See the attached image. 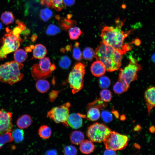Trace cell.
<instances>
[{
	"label": "cell",
	"instance_id": "11",
	"mask_svg": "<svg viewBox=\"0 0 155 155\" xmlns=\"http://www.w3.org/2000/svg\"><path fill=\"white\" fill-rule=\"evenodd\" d=\"M11 113L4 109L0 110V135L11 132L13 125Z\"/></svg>",
	"mask_w": 155,
	"mask_h": 155
},
{
	"label": "cell",
	"instance_id": "10",
	"mask_svg": "<svg viewBox=\"0 0 155 155\" xmlns=\"http://www.w3.org/2000/svg\"><path fill=\"white\" fill-rule=\"evenodd\" d=\"M71 104L67 102L63 105L53 108L48 111L47 117L53 120L55 123H62L66 127L68 125L67 120L69 115Z\"/></svg>",
	"mask_w": 155,
	"mask_h": 155
},
{
	"label": "cell",
	"instance_id": "12",
	"mask_svg": "<svg viewBox=\"0 0 155 155\" xmlns=\"http://www.w3.org/2000/svg\"><path fill=\"white\" fill-rule=\"evenodd\" d=\"M155 89L154 86L150 87L146 90L144 93L146 105L149 115L151 111L155 106Z\"/></svg>",
	"mask_w": 155,
	"mask_h": 155
},
{
	"label": "cell",
	"instance_id": "9",
	"mask_svg": "<svg viewBox=\"0 0 155 155\" xmlns=\"http://www.w3.org/2000/svg\"><path fill=\"white\" fill-rule=\"evenodd\" d=\"M52 64L49 59L44 57L40 59L38 64H34L32 67L31 73L36 80L46 78L52 73L51 69Z\"/></svg>",
	"mask_w": 155,
	"mask_h": 155
},
{
	"label": "cell",
	"instance_id": "47",
	"mask_svg": "<svg viewBox=\"0 0 155 155\" xmlns=\"http://www.w3.org/2000/svg\"><path fill=\"white\" fill-rule=\"evenodd\" d=\"M72 14H68L67 15V18L68 19H70V18L72 17Z\"/></svg>",
	"mask_w": 155,
	"mask_h": 155
},
{
	"label": "cell",
	"instance_id": "43",
	"mask_svg": "<svg viewBox=\"0 0 155 155\" xmlns=\"http://www.w3.org/2000/svg\"><path fill=\"white\" fill-rule=\"evenodd\" d=\"M57 152L56 150H52L48 151L46 152V154L49 155H56L57 154Z\"/></svg>",
	"mask_w": 155,
	"mask_h": 155
},
{
	"label": "cell",
	"instance_id": "18",
	"mask_svg": "<svg viewBox=\"0 0 155 155\" xmlns=\"http://www.w3.org/2000/svg\"><path fill=\"white\" fill-rule=\"evenodd\" d=\"M79 145L80 150L84 154H90L95 149L94 144L90 140H84Z\"/></svg>",
	"mask_w": 155,
	"mask_h": 155
},
{
	"label": "cell",
	"instance_id": "21",
	"mask_svg": "<svg viewBox=\"0 0 155 155\" xmlns=\"http://www.w3.org/2000/svg\"><path fill=\"white\" fill-rule=\"evenodd\" d=\"M13 57L15 61L19 63H21L27 59L28 55L27 52L22 49H19L15 51Z\"/></svg>",
	"mask_w": 155,
	"mask_h": 155
},
{
	"label": "cell",
	"instance_id": "2",
	"mask_svg": "<svg viewBox=\"0 0 155 155\" xmlns=\"http://www.w3.org/2000/svg\"><path fill=\"white\" fill-rule=\"evenodd\" d=\"M95 52V57L104 64L107 71L113 72L120 68L123 55L102 40Z\"/></svg>",
	"mask_w": 155,
	"mask_h": 155
},
{
	"label": "cell",
	"instance_id": "37",
	"mask_svg": "<svg viewBox=\"0 0 155 155\" xmlns=\"http://www.w3.org/2000/svg\"><path fill=\"white\" fill-rule=\"evenodd\" d=\"M53 5V8L56 11H59L65 7L63 0H51Z\"/></svg>",
	"mask_w": 155,
	"mask_h": 155
},
{
	"label": "cell",
	"instance_id": "17",
	"mask_svg": "<svg viewBox=\"0 0 155 155\" xmlns=\"http://www.w3.org/2000/svg\"><path fill=\"white\" fill-rule=\"evenodd\" d=\"M32 120L29 115L25 114L19 117L16 122L17 126L20 129H24L30 126L32 124Z\"/></svg>",
	"mask_w": 155,
	"mask_h": 155
},
{
	"label": "cell",
	"instance_id": "20",
	"mask_svg": "<svg viewBox=\"0 0 155 155\" xmlns=\"http://www.w3.org/2000/svg\"><path fill=\"white\" fill-rule=\"evenodd\" d=\"M36 88L39 92L44 93L46 92L49 89L50 85L46 80L40 79L38 80L36 84Z\"/></svg>",
	"mask_w": 155,
	"mask_h": 155
},
{
	"label": "cell",
	"instance_id": "28",
	"mask_svg": "<svg viewBox=\"0 0 155 155\" xmlns=\"http://www.w3.org/2000/svg\"><path fill=\"white\" fill-rule=\"evenodd\" d=\"M128 88L122 82L119 81L114 85L113 90L115 93L121 94L127 91Z\"/></svg>",
	"mask_w": 155,
	"mask_h": 155
},
{
	"label": "cell",
	"instance_id": "32",
	"mask_svg": "<svg viewBox=\"0 0 155 155\" xmlns=\"http://www.w3.org/2000/svg\"><path fill=\"white\" fill-rule=\"evenodd\" d=\"M79 43L76 42L74 44L73 50V57L74 59L80 61L82 58V54L81 51L79 47Z\"/></svg>",
	"mask_w": 155,
	"mask_h": 155
},
{
	"label": "cell",
	"instance_id": "46",
	"mask_svg": "<svg viewBox=\"0 0 155 155\" xmlns=\"http://www.w3.org/2000/svg\"><path fill=\"white\" fill-rule=\"evenodd\" d=\"M71 46L70 45H68L66 47V50L67 51H69L71 49Z\"/></svg>",
	"mask_w": 155,
	"mask_h": 155
},
{
	"label": "cell",
	"instance_id": "23",
	"mask_svg": "<svg viewBox=\"0 0 155 155\" xmlns=\"http://www.w3.org/2000/svg\"><path fill=\"white\" fill-rule=\"evenodd\" d=\"M38 133L42 138L47 139L51 137L52 134V130L48 126L45 125H42L39 128Z\"/></svg>",
	"mask_w": 155,
	"mask_h": 155
},
{
	"label": "cell",
	"instance_id": "26",
	"mask_svg": "<svg viewBox=\"0 0 155 155\" xmlns=\"http://www.w3.org/2000/svg\"><path fill=\"white\" fill-rule=\"evenodd\" d=\"M13 140L11 132H6L0 135V149L5 144L11 142Z\"/></svg>",
	"mask_w": 155,
	"mask_h": 155
},
{
	"label": "cell",
	"instance_id": "30",
	"mask_svg": "<svg viewBox=\"0 0 155 155\" xmlns=\"http://www.w3.org/2000/svg\"><path fill=\"white\" fill-rule=\"evenodd\" d=\"M53 15L52 11L48 8L41 9L39 14L40 18L44 22L48 21L52 17Z\"/></svg>",
	"mask_w": 155,
	"mask_h": 155
},
{
	"label": "cell",
	"instance_id": "27",
	"mask_svg": "<svg viewBox=\"0 0 155 155\" xmlns=\"http://www.w3.org/2000/svg\"><path fill=\"white\" fill-rule=\"evenodd\" d=\"M95 56V52L94 50L90 47H86L83 50L82 57L86 60L91 61Z\"/></svg>",
	"mask_w": 155,
	"mask_h": 155
},
{
	"label": "cell",
	"instance_id": "3",
	"mask_svg": "<svg viewBox=\"0 0 155 155\" xmlns=\"http://www.w3.org/2000/svg\"><path fill=\"white\" fill-rule=\"evenodd\" d=\"M24 65L15 61L7 62L0 65V81L10 85L20 81L24 75L20 70Z\"/></svg>",
	"mask_w": 155,
	"mask_h": 155
},
{
	"label": "cell",
	"instance_id": "13",
	"mask_svg": "<svg viewBox=\"0 0 155 155\" xmlns=\"http://www.w3.org/2000/svg\"><path fill=\"white\" fill-rule=\"evenodd\" d=\"M84 115L80 113H73L69 115L67 123L68 125L74 129L81 127L83 124L82 117H85Z\"/></svg>",
	"mask_w": 155,
	"mask_h": 155
},
{
	"label": "cell",
	"instance_id": "6",
	"mask_svg": "<svg viewBox=\"0 0 155 155\" xmlns=\"http://www.w3.org/2000/svg\"><path fill=\"white\" fill-rule=\"evenodd\" d=\"M111 130L104 124L95 123L88 127L86 135L92 142H103L111 131Z\"/></svg>",
	"mask_w": 155,
	"mask_h": 155
},
{
	"label": "cell",
	"instance_id": "4",
	"mask_svg": "<svg viewBox=\"0 0 155 155\" xmlns=\"http://www.w3.org/2000/svg\"><path fill=\"white\" fill-rule=\"evenodd\" d=\"M129 64L120 69L118 80L123 83L129 89L131 82L137 79L138 72L141 69V65L133 57L129 58Z\"/></svg>",
	"mask_w": 155,
	"mask_h": 155
},
{
	"label": "cell",
	"instance_id": "8",
	"mask_svg": "<svg viewBox=\"0 0 155 155\" xmlns=\"http://www.w3.org/2000/svg\"><path fill=\"white\" fill-rule=\"evenodd\" d=\"M129 140L127 136L111 131L103 142L106 149L116 151L124 149L127 145Z\"/></svg>",
	"mask_w": 155,
	"mask_h": 155
},
{
	"label": "cell",
	"instance_id": "19",
	"mask_svg": "<svg viewBox=\"0 0 155 155\" xmlns=\"http://www.w3.org/2000/svg\"><path fill=\"white\" fill-rule=\"evenodd\" d=\"M84 139V135L80 131H73L70 135V141L73 144L75 145H79Z\"/></svg>",
	"mask_w": 155,
	"mask_h": 155
},
{
	"label": "cell",
	"instance_id": "33",
	"mask_svg": "<svg viewBox=\"0 0 155 155\" xmlns=\"http://www.w3.org/2000/svg\"><path fill=\"white\" fill-rule=\"evenodd\" d=\"M61 30L59 28L55 25L51 24L47 27L46 34L49 35L54 36L60 33Z\"/></svg>",
	"mask_w": 155,
	"mask_h": 155
},
{
	"label": "cell",
	"instance_id": "24",
	"mask_svg": "<svg viewBox=\"0 0 155 155\" xmlns=\"http://www.w3.org/2000/svg\"><path fill=\"white\" fill-rule=\"evenodd\" d=\"M1 19L4 24L7 25L13 22L14 17L12 13L7 11L4 12L1 14Z\"/></svg>",
	"mask_w": 155,
	"mask_h": 155
},
{
	"label": "cell",
	"instance_id": "42",
	"mask_svg": "<svg viewBox=\"0 0 155 155\" xmlns=\"http://www.w3.org/2000/svg\"><path fill=\"white\" fill-rule=\"evenodd\" d=\"M104 155H116L117 154L116 151L112 150L106 149L104 152Z\"/></svg>",
	"mask_w": 155,
	"mask_h": 155
},
{
	"label": "cell",
	"instance_id": "48",
	"mask_svg": "<svg viewBox=\"0 0 155 155\" xmlns=\"http://www.w3.org/2000/svg\"><path fill=\"white\" fill-rule=\"evenodd\" d=\"M2 24L0 22V30L2 28Z\"/></svg>",
	"mask_w": 155,
	"mask_h": 155
},
{
	"label": "cell",
	"instance_id": "22",
	"mask_svg": "<svg viewBox=\"0 0 155 155\" xmlns=\"http://www.w3.org/2000/svg\"><path fill=\"white\" fill-rule=\"evenodd\" d=\"M86 116L87 118L89 120L92 121H95L99 118L100 112L98 108L92 107L88 110Z\"/></svg>",
	"mask_w": 155,
	"mask_h": 155
},
{
	"label": "cell",
	"instance_id": "40",
	"mask_svg": "<svg viewBox=\"0 0 155 155\" xmlns=\"http://www.w3.org/2000/svg\"><path fill=\"white\" fill-rule=\"evenodd\" d=\"M40 4L42 6L53 8V3L51 0H40Z\"/></svg>",
	"mask_w": 155,
	"mask_h": 155
},
{
	"label": "cell",
	"instance_id": "7",
	"mask_svg": "<svg viewBox=\"0 0 155 155\" xmlns=\"http://www.w3.org/2000/svg\"><path fill=\"white\" fill-rule=\"evenodd\" d=\"M7 33L3 38V45L0 48V59L6 58L7 55L17 50L20 46L18 39L8 28L6 29Z\"/></svg>",
	"mask_w": 155,
	"mask_h": 155
},
{
	"label": "cell",
	"instance_id": "1",
	"mask_svg": "<svg viewBox=\"0 0 155 155\" xmlns=\"http://www.w3.org/2000/svg\"><path fill=\"white\" fill-rule=\"evenodd\" d=\"M115 22L116 25L115 27L104 26L102 30L100 36L102 41L123 55L132 48L131 45L125 43L124 41L132 30L124 32L121 30L123 22L118 18Z\"/></svg>",
	"mask_w": 155,
	"mask_h": 155
},
{
	"label": "cell",
	"instance_id": "16",
	"mask_svg": "<svg viewBox=\"0 0 155 155\" xmlns=\"http://www.w3.org/2000/svg\"><path fill=\"white\" fill-rule=\"evenodd\" d=\"M30 48L33 49V54L34 58L40 59L46 55L47 51L45 46L41 44H37L35 46L32 45Z\"/></svg>",
	"mask_w": 155,
	"mask_h": 155
},
{
	"label": "cell",
	"instance_id": "31",
	"mask_svg": "<svg viewBox=\"0 0 155 155\" xmlns=\"http://www.w3.org/2000/svg\"><path fill=\"white\" fill-rule=\"evenodd\" d=\"M100 96L101 100L106 103L110 102L112 98L111 92L108 89H104L100 91Z\"/></svg>",
	"mask_w": 155,
	"mask_h": 155
},
{
	"label": "cell",
	"instance_id": "14",
	"mask_svg": "<svg viewBox=\"0 0 155 155\" xmlns=\"http://www.w3.org/2000/svg\"><path fill=\"white\" fill-rule=\"evenodd\" d=\"M106 70L104 64L97 60L94 62L90 67V71L96 77L102 76L105 73Z\"/></svg>",
	"mask_w": 155,
	"mask_h": 155
},
{
	"label": "cell",
	"instance_id": "44",
	"mask_svg": "<svg viewBox=\"0 0 155 155\" xmlns=\"http://www.w3.org/2000/svg\"><path fill=\"white\" fill-rule=\"evenodd\" d=\"M134 43L137 45H139L140 44V41L139 39H136L134 41Z\"/></svg>",
	"mask_w": 155,
	"mask_h": 155
},
{
	"label": "cell",
	"instance_id": "29",
	"mask_svg": "<svg viewBox=\"0 0 155 155\" xmlns=\"http://www.w3.org/2000/svg\"><path fill=\"white\" fill-rule=\"evenodd\" d=\"M12 135L13 139L17 143L22 142L24 138V132L21 129H16L14 130L12 132Z\"/></svg>",
	"mask_w": 155,
	"mask_h": 155
},
{
	"label": "cell",
	"instance_id": "25",
	"mask_svg": "<svg viewBox=\"0 0 155 155\" xmlns=\"http://www.w3.org/2000/svg\"><path fill=\"white\" fill-rule=\"evenodd\" d=\"M69 36L70 38L72 40L78 39L83 33L80 28L77 27H73L69 30Z\"/></svg>",
	"mask_w": 155,
	"mask_h": 155
},
{
	"label": "cell",
	"instance_id": "15",
	"mask_svg": "<svg viewBox=\"0 0 155 155\" xmlns=\"http://www.w3.org/2000/svg\"><path fill=\"white\" fill-rule=\"evenodd\" d=\"M55 18L58 20L60 28L64 30H67L76 25V22L64 17L61 18L59 15L56 16Z\"/></svg>",
	"mask_w": 155,
	"mask_h": 155
},
{
	"label": "cell",
	"instance_id": "36",
	"mask_svg": "<svg viewBox=\"0 0 155 155\" xmlns=\"http://www.w3.org/2000/svg\"><path fill=\"white\" fill-rule=\"evenodd\" d=\"M99 82L100 87L103 89L107 88L111 84L110 80L106 76H101L99 79Z\"/></svg>",
	"mask_w": 155,
	"mask_h": 155
},
{
	"label": "cell",
	"instance_id": "39",
	"mask_svg": "<svg viewBox=\"0 0 155 155\" xmlns=\"http://www.w3.org/2000/svg\"><path fill=\"white\" fill-rule=\"evenodd\" d=\"M59 91L53 90L49 94V98L51 102H54L57 97Z\"/></svg>",
	"mask_w": 155,
	"mask_h": 155
},
{
	"label": "cell",
	"instance_id": "5",
	"mask_svg": "<svg viewBox=\"0 0 155 155\" xmlns=\"http://www.w3.org/2000/svg\"><path fill=\"white\" fill-rule=\"evenodd\" d=\"M85 74V65L80 62L75 64L70 72L67 82L72 89L73 94L77 93L82 88Z\"/></svg>",
	"mask_w": 155,
	"mask_h": 155
},
{
	"label": "cell",
	"instance_id": "45",
	"mask_svg": "<svg viewBox=\"0 0 155 155\" xmlns=\"http://www.w3.org/2000/svg\"><path fill=\"white\" fill-rule=\"evenodd\" d=\"M149 130L151 132L154 133L155 131L154 127L153 126H151L149 128Z\"/></svg>",
	"mask_w": 155,
	"mask_h": 155
},
{
	"label": "cell",
	"instance_id": "34",
	"mask_svg": "<svg viewBox=\"0 0 155 155\" xmlns=\"http://www.w3.org/2000/svg\"><path fill=\"white\" fill-rule=\"evenodd\" d=\"M71 61L69 58L66 55L62 56L59 62V65L60 67L63 69H66L70 66Z\"/></svg>",
	"mask_w": 155,
	"mask_h": 155
},
{
	"label": "cell",
	"instance_id": "38",
	"mask_svg": "<svg viewBox=\"0 0 155 155\" xmlns=\"http://www.w3.org/2000/svg\"><path fill=\"white\" fill-rule=\"evenodd\" d=\"M101 116L104 121L106 123L109 122L113 119L112 114L108 111H102L101 113Z\"/></svg>",
	"mask_w": 155,
	"mask_h": 155
},
{
	"label": "cell",
	"instance_id": "41",
	"mask_svg": "<svg viewBox=\"0 0 155 155\" xmlns=\"http://www.w3.org/2000/svg\"><path fill=\"white\" fill-rule=\"evenodd\" d=\"M63 1L65 6H70L74 4L75 0H63Z\"/></svg>",
	"mask_w": 155,
	"mask_h": 155
},
{
	"label": "cell",
	"instance_id": "35",
	"mask_svg": "<svg viewBox=\"0 0 155 155\" xmlns=\"http://www.w3.org/2000/svg\"><path fill=\"white\" fill-rule=\"evenodd\" d=\"M63 152L65 155H74L77 154L78 150L75 146L69 145L66 146L64 148Z\"/></svg>",
	"mask_w": 155,
	"mask_h": 155
}]
</instances>
